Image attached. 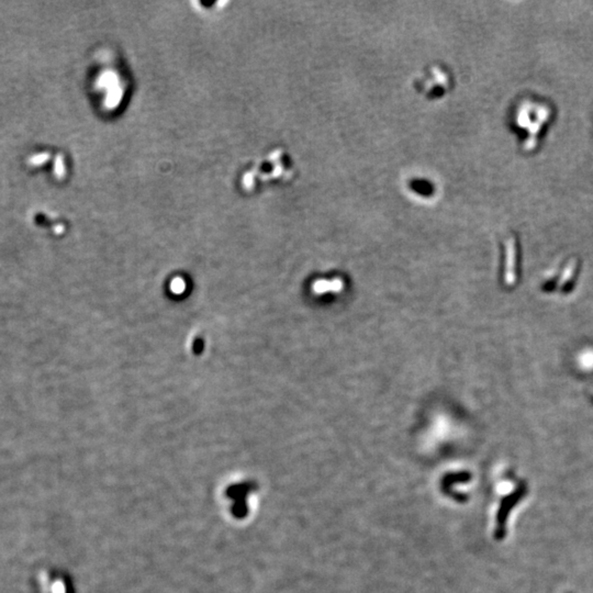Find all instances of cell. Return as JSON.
Segmentation results:
<instances>
[{"mask_svg": "<svg viewBox=\"0 0 593 593\" xmlns=\"http://www.w3.org/2000/svg\"><path fill=\"white\" fill-rule=\"evenodd\" d=\"M451 86L453 79L450 73L439 65L429 67L416 83L417 90L427 98L443 96L451 88Z\"/></svg>", "mask_w": 593, "mask_h": 593, "instance_id": "2", "label": "cell"}, {"mask_svg": "<svg viewBox=\"0 0 593 593\" xmlns=\"http://www.w3.org/2000/svg\"><path fill=\"white\" fill-rule=\"evenodd\" d=\"M554 119V109L537 97L519 99L512 111L513 130L520 137L521 148L525 152L535 151Z\"/></svg>", "mask_w": 593, "mask_h": 593, "instance_id": "1", "label": "cell"}, {"mask_svg": "<svg viewBox=\"0 0 593 593\" xmlns=\"http://www.w3.org/2000/svg\"><path fill=\"white\" fill-rule=\"evenodd\" d=\"M45 157H46L45 154H43V155L42 154L41 155H35V156L32 157V159L29 160V163H30V164H32V165H39V164H41V163H43V162H44L46 160Z\"/></svg>", "mask_w": 593, "mask_h": 593, "instance_id": "3", "label": "cell"}]
</instances>
